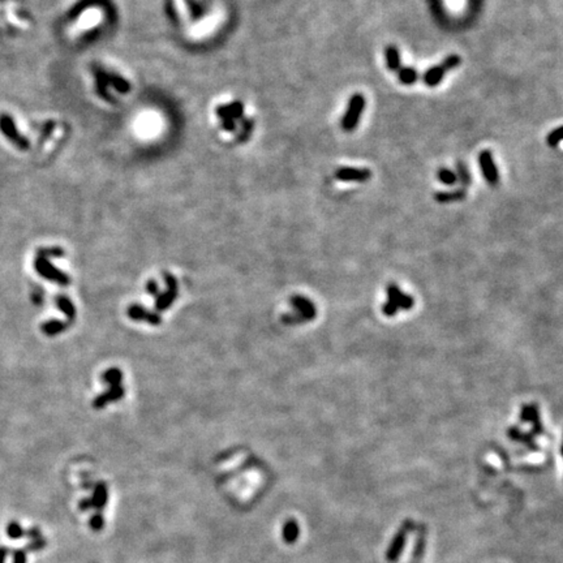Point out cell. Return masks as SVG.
Here are the masks:
<instances>
[{
    "instance_id": "6da1fadb",
    "label": "cell",
    "mask_w": 563,
    "mask_h": 563,
    "mask_svg": "<svg viewBox=\"0 0 563 563\" xmlns=\"http://www.w3.org/2000/svg\"><path fill=\"white\" fill-rule=\"evenodd\" d=\"M64 255L62 249L59 248H48V249H40L38 250V255L35 257L34 261V267L37 270L38 274L41 277H43L45 279L51 280L55 283L60 284V286H67L69 283V277L67 274H64L63 271H60L57 267H55L51 262H50V258L51 257H60V256Z\"/></svg>"
},
{
    "instance_id": "7a4b0ae2",
    "label": "cell",
    "mask_w": 563,
    "mask_h": 563,
    "mask_svg": "<svg viewBox=\"0 0 563 563\" xmlns=\"http://www.w3.org/2000/svg\"><path fill=\"white\" fill-rule=\"evenodd\" d=\"M413 306V299L408 294H404L395 284L387 287V301L383 305L382 312L387 317H393L399 310H408Z\"/></svg>"
},
{
    "instance_id": "3957f363",
    "label": "cell",
    "mask_w": 563,
    "mask_h": 563,
    "mask_svg": "<svg viewBox=\"0 0 563 563\" xmlns=\"http://www.w3.org/2000/svg\"><path fill=\"white\" fill-rule=\"evenodd\" d=\"M365 96L362 94L357 93L354 94L351 96L348 102V107L345 111L344 117L342 119V129L345 132H352V130L356 129L357 124H359L360 119H361L362 111L365 110Z\"/></svg>"
},
{
    "instance_id": "277c9868",
    "label": "cell",
    "mask_w": 563,
    "mask_h": 563,
    "mask_svg": "<svg viewBox=\"0 0 563 563\" xmlns=\"http://www.w3.org/2000/svg\"><path fill=\"white\" fill-rule=\"evenodd\" d=\"M412 520L407 519V520L403 521L402 526L399 527V529L396 531V533L394 535L393 540H391L390 545H389L387 550H386V559L390 563L396 562L399 559L400 555H402L403 549H404L405 542H407V538L410 532L412 531Z\"/></svg>"
},
{
    "instance_id": "5b68a950",
    "label": "cell",
    "mask_w": 563,
    "mask_h": 563,
    "mask_svg": "<svg viewBox=\"0 0 563 563\" xmlns=\"http://www.w3.org/2000/svg\"><path fill=\"white\" fill-rule=\"evenodd\" d=\"M478 164H480V168L482 171V175H484L485 180L489 185H495L499 183V172L498 168H497V164H495L494 158H493V153L489 150H482L481 153L478 154Z\"/></svg>"
},
{
    "instance_id": "8992f818",
    "label": "cell",
    "mask_w": 563,
    "mask_h": 563,
    "mask_svg": "<svg viewBox=\"0 0 563 563\" xmlns=\"http://www.w3.org/2000/svg\"><path fill=\"white\" fill-rule=\"evenodd\" d=\"M335 178L340 181H356V183H364L372 178V172L368 168H352V167H342L337 170Z\"/></svg>"
},
{
    "instance_id": "52a82bcc",
    "label": "cell",
    "mask_w": 563,
    "mask_h": 563,
    "mask_svg": "<svg viewBox=\"0 0 563 563\" xmlns=\"http://www.w3.org/2000/svg\"><path fill=\"white\" fill-rule=\"evenodd\" d=\"M444 69L442 68L441 65H434V67H432V68L426 69V71L424 72V74H422V81H424V84L426 86H429V88H436V86H438L439 84H441V81L443 80L444 77Z\"/></svg>"
},
{
    "instance_id": "ba28073f",
    "label": "cell",
    "mask_w": 563,
    "mask_h": 563,
    "mask_svg": "<svg viewBox=\"0 0 563 563\" xmlns=\"http://www.w3.org/2000/svg\"><path fill=\"white\" fill-rule=\"evenodd\" d=\"M385 57H386V65H387L389 71L391 72H398L402 68V60H400V52L399 48L394 45H389L385 48Z\"/></svg>"
},
{
    "instance_id": "9c48e42d",
    "label": "cell",
    "mask_w": 563,
    "mask_h": 563,
    "mask_svg": "<svg viewBox=\"0 0 563 563\" xmlns=\"http://www.w3.org/2000/svg\"><path fill=\"white\" fill-rule=\"evenodd\" d=\"M243 103L241 102H235L232 105H226L221 106V107L217 108V113L221 119H235V118H240L243 115Z\"/></svg>"
},
{
    "instance_id": "30bf717a",
    "label": "cell",
    "mask_w": 563,
    "mask_h": 563,
    "mask_svg": "<svg viewBox=\"0 0 563 563\" xmlns=\"http://www.w3.org/2000/svg\"><path fill=\"white\" fill-rule=\"evenodd\" d=\"M69 325H71L69 322H63V321H59V320H50V321H46V322L41 326V330H42L47 337H55V335L60 334L62 331L67 330Z\"/></svg>"
},
{
    "instance_id": "8fae6325",
    "label": "cell",
    "mask_w": 563,
    "mask_h": 563,
    "mask_svg": "<svg viewBox=\"0 0 563 563\" xmlns=\"http://www.w3.org/2000/svg\"><path fill=\"white\" fill-rule=\"evenodd\" d=\"M467 192L465 189H456V190H450V192H438L434 195L437 202H441V204H449V202H455V201H461L464 200Z\"/></svg>"
},
{
    "instance_id": "7c38bea8",
    "label": "cell",
    "mask_w": 563,
    "mask_h": 563,
    "mask_svg": "<svg viewBox=\"0 0 563 563\" xmlns=\"http://www.w3.org/2000/svg\"><path fill=\"white\" fill-rule=\"evenodd\" d=\"M396 73H398V79L403 85H413L419 80V72L412 67H403Z\"/></svg>"
},
{
    "instance_id": "4fadbf2b",
    "label": "cell",
    "mask_w": 563,
    "mask_h": 563,
    "mask_svg": "<svg viewBox=\"0 0 563 563\" xmlns=\"http://www.w3.org/2000/svg\"><path fill=\"white\" fill-rule=\"evenodd\" d=\"M56 304L62 309L63 313L68 317V322L71 323L74 320V317H76V308H74L73 303L67 296L60 295V296L56 297Z\"/></svg>"
},
{
    "instance_id": "5bb4252c",
    "label": "cell",
    "mask_w": 563,
    "mask_h": 563,
    "mask_svg": "<svg viewBox=\"0 0 563 563\" xmlns=\"http://www.w3.org/2000/svg\"><path fill=\"white\" fill-rule=\"evenodd\" d=\"M455 173H456V178H458V181L461 184V187H463V189L467 188L468 185H471V183H472V178H471V172L467 168V166H465V163H463L461 161L456 162Z\"/></svg>"
},
{
    "instance_id": "9a60e30c",
    "label": "cell",
    "mask_w": 563,
    "mask_h": 563,
    "mask_svg": "<svg viewBox=\"0 0 563 563\" xmlns=\"http://www.w3.org/2000/svg\"><path fill=\"white\" fill-rule=\"evenodd\" d=\"M437 179L444 185H455L458 183L456 173L454 171L449 170V168H441V170H438Z\"/></svg>"
},
{
    "instance_id": "2e32d148",
    "label": "cell",
    "mask_w": 563,
    "mask_h": 563,
    "mask_svg": "<svg viewBox=\"0 0 563 563\" xmlns=\"http://www.w3.org/2000/svg\"><path fill=\"white\" fill-rule=\"evenodd\" d=\"M7 535L8 537L13 538V540H17V538L24 537L26 536V532L23 529V527L17 523V521H11V523L7 526Z\"/></svg>"
},
{
    "instance_id": "e0dca14e",
    "label": "cell",
    "mask_w": 563,
    "mask_h": 563,
    "mask_svg": "<svg viewBox=\"0 0 563 563\" xmlns=\"http://www.w3.org/2000/svg\"><path fill=\"white\" fill-rule=\"evenodd\" d=\"M563 141V125L562 127L557 128V129H553L552 132H549L548 137H546V142L550 147H557L559 145V142Z\"/></svg>"
},
{
    "instance_id": "ac0fdd59",
    "label": "cell",
    "mask_w": 563,
    "mask_h": 563,
    "mask_svg": "<svg viewBox=\"0 0 563 563\" xmlns=\"http://www.w3.org/2000/svg\"><path fill=\"white\" fill-rule=\"evenodd\" d=\"M461 63V57L456 54H451L447 57H444L443 62L441 63V67L444 69V72L451 71V69H455L456 67H459Z\"/></svg>"
},
{
    "instance_id": "d6986e66",
    "label": "cell",
    "mask_w": 563,
    "mask_h": 563,
    "mask_svg": "<svg viewBox=\"0 0 563 563\" xmlns=\"http://www.w3.org/2000/svg\"><path fill=\"white\" fill-rule=\"evenodd\" d=\"M13 563H26V550H16L13 553Z\"/></svg>"
},
{
    "instance_id": "ffe728a7",
    "label": "cell",
    "mask_w": 563,
    "mask_h": 563,
    "mask_svg": "<svg viewBox=\"0 0 563 563\" xmlns=\"http://www.w3.org/2000/svg\"><path fill=\"white\" fill-rule=\"evenodd\" d=\"M46 545L45 540H42V538H38V540H35L34 542H31L30 545L26 548V550H35V549H41V548H43V546Z\"/></svg>"
},
{
    "instance_id": "44dd1931",
    "label": "cell",
    "mask_w": 563,
    "mask_h": 563,
    "mask_svg": "<svg viewBox=\"0 0 563 563\" xmlns=\"http://www.w3.org/2000/svg\"><path fill=\"white\" fill-rule=\"evenodd\" d=\"M222 125H223V128L226 130H234L235 129V123H234L232 119H222Z\"/></svg>"
},
{
    "instance_id": "7402d4cb",
    "label": "cell",
    "mask_w": 563,
    "mask_h": 563,
    "mask_svg": "<svg viewBox=\"0 0 563 563\" xmlns=\"http://www.w3.org/2000/svg\"><path fill=\"white\" fill-rule=\"evenodd\" d=\"M26 536H29L30 538H33V540H38V538H41V532H40V529L38 528H33V529H29L28 532H26Z\"/></svg>"
},
{
    "instance_id": "603a6c76",
    "label": "cell",
    "mask_w": 563,
    "mask_h": 563,
    "mask_svg": "<svg viewBox=\"0 0 563 563\" xmlns=\"http://www.w3.org/2000/svg\"><path fill=\"white\" fill-rule=\"evenodd\" d=\"M7 554H8V549L7 548H0V563H4Z\"/></svg>"
},
{
    "instance_id": "cb8c5ba5",
    "label": "cell",
    "mask_w": 563,
    "mask_h": 563,
    "mask_svg": "<svg viewBox=\"0 0 563 563\" xmlns=\"http://www.w3.org/2000/svg\"><path fill=\"white\" fill-rule=\"evenodd\" d=\"M91 527H94V528H99L101 527V519L99 518H93V520H91Z\"/></svg>"
},
{
    "instance_id": "d4e9b609",
    "label": "cell",
    "mask_w": 563,
    "mask_h": 563,
    "mask_svg": "<svg viewBox=\"0 0 563 563\" xmlns=\"http://www.w3.org/2000/svg\"><path fill=\"white\" fill-rule=\"evenodd\" d=\"M560 453H562V456H563V443H562V449H560Z\"/></svg>"
}]
</instances>
